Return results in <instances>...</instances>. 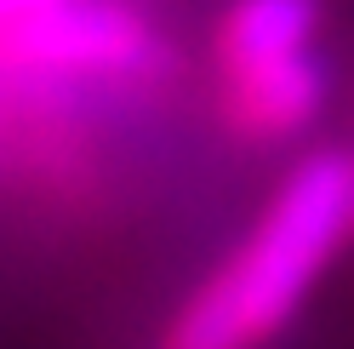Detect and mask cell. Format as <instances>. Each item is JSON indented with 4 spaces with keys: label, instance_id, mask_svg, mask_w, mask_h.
<instances>
[{
    "label": "cell",
    "instance_id": "1",
    "mask_svg": "<svg viewBox=\"0 0 354 349\" xmlns=\"http://www.w3.org/2000/svg\"><path fill=\"white\" fill-rule=\"evenodd\" d=\"M354 241V149L303 155L240 247L166 321L160 349H263Z\"/></svg>",
    "mask_w": 354,
    "mask_h": 349
},
{
    "label": "cell",
    "instance_id": "2",
    "mask_svg": "<svg viewBox=\"0 0 354 349\" xmlns=\"http://www.w3.org/2000/svg\"><path fill=\"white\" fill-rule=\"evenodd\" d=\"M0 63L17 86H126L160 69V40L120 0H0Z\"/></svg>",
    "mask_w": 354,
    "mask_h": 349
},
{
    "label": "cell",
    "instance_id": "3",
    "mask_svg": "<svg viewBox=\"0 0 354 349\" xmlns=\"http://www.w3.org/2000/svg\"><path fill=\"white\" fill-rule=\"evenodd\" d=\"M320 103H326V69L308 46L217 75V115L246 143H286L308 132Z\"/></svg>",
    "mask_w": 354,
    "mask_h": 349
},
{
    "label": "cell",
    "instance_id": "4",
    "mask_svg": "<svg viewBox=\"0 0 354 349\" xmlns=\"http://www.w3.org/2000/svg\"><path fill=\"white\" fill-rule=\"evenodd\" d=\"M315 24L320 0H229L212 24V75L303 52L315 40Z\"/></svg>",
    "mask_w": 354,
    "mask_h": 349
}]
</instances>
